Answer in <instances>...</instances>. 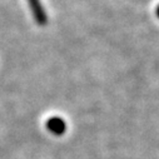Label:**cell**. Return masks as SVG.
Returning <instances> with one entry per match:
<instances>
[{
    "mask_svg": "<svg viewBox=\"0 0 159 159\" xmlns=\"http://www.w3.org/2000/svg\"><path fill=\"white\" fill-rule=\"evenodd\" d=\"M157 16L159 18V5H158V8H157Z\"/></svg>",
    "mask_w": 159,
    "mask_h": 159,
    "instance_id": "3957f363",
    "label": "cell"
},
{
    "mask_svg": "<svg viewBox=\"0 0 159 159\" xmlns=\"http://www.w3.org/2000/svg\"><path fill=\"white\" fill-rule=\"evenodd\" d=\"M28 2L34 13V18L39 23V25H44L47 23V15H45L43 7L40 5V2H39V0H28Z\"/></svg>",
    "mask_w": 159,
    "mask_h": 159,
    "instance_id": "6da1fadb",
    "label": "cell"
},
{
    "mask_svg": "<svg viewBox=\"0 0 159 159\" xmlns=\"http://www.w3.org/2000/svg\"><path fill=\"white\" fill-rule=\"evenodd\" d=\"M47 127L55 135H61L65 132V129H66V125H65L64 120H63V119H60V118H58V116L50 118L48 120V123H47Z\"/></svg>",
    "mask_w": 159,
    "mask_h": 159,
    "instance_id": "7a4b0ae2",
    "label": "cell"
}]
</instances>
